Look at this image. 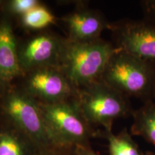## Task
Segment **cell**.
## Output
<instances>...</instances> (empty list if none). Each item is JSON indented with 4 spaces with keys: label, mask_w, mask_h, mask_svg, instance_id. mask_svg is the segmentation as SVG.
<instances>
[{
    "label": "cell",
    "mask_w": 155,
    "mask_h": 155,
    "mask_svg": "<svg viewBox=\"0 0 155 155\" xmlns=\"http://www.w3.org/2000/svg\"><path fill=\"white\" fill-rule=\"evenodd\" d=\"M101 80L126 96L143 103L154 100L155 61L118 50L108 61Z\"/></svg>",
    "instance_id": "cell-1"
},
{
    "label": "cell",
    "mask_w": 155,
    "mask_h": 155,
    "mask_svg": "<svg viewBox=\"0 0 155 155\" xmlns=\"http://www.w3.org/2000/svg\"><path fill=\"white\" fill-rule=\"evenodd\" d=\"M118 48L101 38L77 42L65 39L59 68L78 90L101 79Z\"/></svg>",
    "instance_id": "cell-2"
},
{
    "label": "cell",
    "mask_w": 155,
    "mask_h": 155,
    "mask_svg": "<svg viewBox=\"0 0 155 155\" xmlns=\"http://www.w3.org/2000/svg\"><path fill=\"white\" fill-rule=\"evenodd\" d=\"M39 104L55 147L68 150L91 147V139L96 137V131L84 117L75 98Z\"/></svg>",
    "instance_id": "cell-3"
},
{
    "label": "cell",
    "mask_w": 155,
    "mask_h": 155,
    "mask_svg": "<svg viewBox=\"0 0 155 155\" xmlns=\"http://www.w3.org/2000/svg\"><path fill=\"white\" fill-rule=\"evenodd\" d=\"M0 116L32 139L41 150L54 144L38 101L12 85L0 94Z\"/></svg>",
    "instance_id": "cell-4"
},
{
    "label": "cell",
    "mask_w": 155,
    "mask_h": 155,
    "mask_svg": "<svg viewBox=\"0 0 155 155\" xmlns=\"http://www.w3.org/2000/svg\"><path fill=\"white\" fill-rule=\"evenodd\" d=\"M78 106L88 123L111 131L116 119L132 116L129 97L100 80L78 90Z\"/></svg>",
    "instance_id": "cell-5"
},
{
    "label": "cell",
    "mask_w": 155,
    "mask_h": 155,
    "mask_svg": "<svg viewBox=\"0 0 155 155\" xmlns=\"http://www.w3.org/2000/svg\"><path fill=\"white\" fill-rule=\"evenodd\" d=\"M21 88L40 103L53 104L75 98L78 89L59 67L37 68L25 73Z\"/></svg>",
    "instance_id": "cell-6"
},
{
    "label": "cell",
    "mask_w": 155,
    "mask_h": 155,
    "mask_svg": "<svg viewBox=\"0 0 155 155\" xmlns=\"http://www.w3.org/2000/svg\"><path fill=\"white\" fill-rule=\"evenodd\" d=\"M116 47L120 50L155 61V23L141 19H125L111 23Z\"/></svg>",
    "instance_id": "cell-7"
},
{
    "label": "cell",
    "mask_w": 155,
    "mask_h": 155,
    "mask_svg": "<svg viewBox=\"0 0 155 155\" xmlns=\"http://www.w3.org/2000/svg\"><path fill=\"white\" fill-rule=\"evenodd\" d=\"M65 39L40 32L18 44L19 59L24 74L44 67H59Z\"/></svg>",
    "instance_id": "cell-8"
},
{
    "label": "cell",
    "mask_w": 155,
    "mask_h": 155,
    "mask_svg": "<svg viewBox=\"0 0 155 155\" xmlns=\"http://www.w3.org/2000/svg\"><path fill=\"white\" fill-rule=\"evenodd\" d=\"M18 44L10 18L0 19V94L24 75L19 59Z\"/></svg>",
    "instance_id": "cell-9"
},
{
    "label": "cell",
    "mask_w": 155,
    "mask_h": 155,
    "mask_svg": "<svg viewBox=\"0 0 155 155\" xmlns=\"http://www.w3.org/2000/svg\"><path fill=\"white\" fill-rule=\"evenodd\" d=\"M63 22L68 33V40L77 42L99 39L102 32L111 27V23L100 12L86 7H81L65 15Z\"/></svg>",
    "instance_id": "cell-10"
},
{
    "label": "cell",
    "mask_w": 155,
    "mask_h": 155,
    "mask_svg": "<svg viewBox=\"0 0 155 155\" xmlns=\"http://www.w3.org/2000/svg\"><path fill=\"white\" fill-rule=\"evenodd\" d=\"M40 150L30 137L0 116V155H36Z\"/></svg>",
    "instance_id": "cell-11"
},
{
    "label": "cell",
    "mask_w": 155,
    "mask_h": 155,
    "mask_svg": "<svg viewBox=\"0 0 155 155\" xmlns=\"http://www.w3.org/2000/svg\"><path fill=\"white\" fill-rule=\"evenodd\" d=\"M132 117L131 133L155 146V101L143 103L141 107L134 111Z\"/></svg>",
    "instance_id": "cell-12"
},
{
    "label": "cell",
    "mask_w": 155,
    "mask_h": 155,
    "mask_svg": "<svg viewBox=\"0 0 155 155\" xmlns=\"http://www.w3.org/2000/svg\"><path fill=\"white\" fill-rule=\"evenodd\" d=\"M96 137L105 139L108 142L110 155H142L138 144L134 140L131 134L127 129H124L118 134L111 131H96Z\"/></svg>",
    "instance_id": "cell-13"
},
{
    "label": "cell",
    "mask_w": 155,
    "mask_h": 155,
    "mask_svg": "<svg viewBox=\"0 0 155 155\" xmlns=\"http://www.w3.org/2000/svg\"><path fill=\"white\" fill-rule=\"evenodd\" d=\"M19 19L26 30H40L54 24L56 19L50 9L40 3Z\"/></svg>",
    "instance_id": "cell-14"
},
{
    "label": "cell",
    "mask_w": 155,
    "mask_h": 155,
    "mask_svg": "<svg viewBox=\"0 0 155 155\" xmlns=\"http://www.w3.org/2000/svg\"><path fill=\"white\" fill-rule=\"evenodd\" d=\"M41 3L38 0H9L4 1L2 13L9 17L19 19Z\"/></svg>",
    "instance_id": "cell-15"
},
{
    "label": "cell",
    "mask_w": 155,
    "mask_h": 155,
    "mask_svg": "<svg viewBox=\"0 0 155 155\" xmlns=\"http://www.w3.org/2000/svg\"><path fill=\"white\" fill-rule=\"evenodd\" d=\"M143 18L155 23V0H143L140 2Z\"/></svg>",
    "instance_id": "cell-16"
},
{
    "label": "cell",
    "mask_w": 155,
    "mask_h": 155,
    "mask_svg": "<svg viewBox=\"0 0 155 155\" xmlns=\"http://www.w3.org/2000/svg\"><path fill=\"white\" fill-rule=\"evenodd\" d=\"M36 155H75L73 150L61 148V147H51V148L40 150Z\"/></svg>",
    "instance_id": "cell-17"
},
{
    "label": "cell",
    "mask_w": 155,
    "mask_h": 155,
    "mask_svg": "<svg viewBox=\"0 0 155 155\" xmlns=\"http://www.w3.org/2000/svg\"><path fill=\"white\" fill-rule=\"evenodd\" d=\"M75 155H101L91 148V147H77L73 150Z\"/></svg>",
    "instance_id": "cell-18"
},
{
    "label": "cell",
    "mask_w": 155,
    "mask_h": 155,
    "mask_svg": "<svg viewBox=\"0 0 155 155\" xmlns=\"http://www.w3.org/2000/svg\"><path fill=\"white\" fill-rule=\"evenodd\" d=\"M142 155H155V152H143Z\"/></svg>",
    "instance_id": "cell-19"
},
{
    "label": "cell",
    "mask_w": 155,
    "mask_h": 155,
    "mask_svg": "<svg viewBox=\"0 0 155 155\" xmlns=\"http://www.w3.org/2000/svg\"><path fill=\"white\" fill-rule=\"evenodd\" d=\"M3 3H4V1H2V0H0V13L2 12V7Z\"/></svg>",
    "instance_id": "cell-20"
},
{
    "label": "cell",
    "mask_w": 155,
    "mask_h": 155,
    "mask_svg": "<svg viewBox=\"0 0 155 155\" xmlns=\"http://www.w3.org/2000/svg\"><path fill=\"white\" fill-rule=\"evenodd\" d=\"M154 100L155 101V96H154Z\"/></svg>",
    "instance_id": "cell-21"
}]
</instances>
